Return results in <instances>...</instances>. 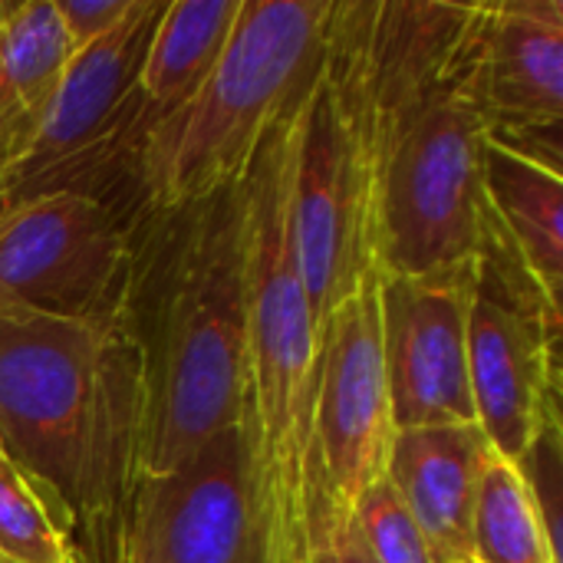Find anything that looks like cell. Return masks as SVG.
Listing matches in <instances>:
<instances>
[{"mask_svg":"<svg viewBox=\"0 0 563 563\" xmlns=\"http://www.w3.org/2000/svg\"><path fill=\"white\" fill-rule=\"evenodd\" d=\"M0 452L69 563H119L145 478L142 383L109 327L0 313Z\"/></svg>","mask_w":563,"mask_h":563,"instance_id":"6da1fadb","label":"cell"},{"mask_svg":"<svg viewBox=\"0 0 563 563\" xmlns=\"http://www.w3.org/2000/svg\"><path fill=\"white\" fill-rule=\"evenodd\" d=\"M247 178L218 195L139 208L129 221L122 327L142 383L145 475L238 426L244 356Z\"/></svg>","mask_w":563,"mask_h":563,"instance_id":"7a4b0ae2","label":"cell"},{"mask_svg":"<svg viewBox=\"0 0 563 563\" xmlns=\"http://www.w3.org/2000/svg\"><path fill=\"white\" fill-rule=\"evenodd\" d=\"M300 106L303 99L267 135L247 172L238 429L264 563L310 561L307 429L317 373V323L290 238Z\"/></svg>","mask_w":563,"mask_h":563,"instance_id":"3957f363","label":"cell"},{"mask_svg":"<svg viewBox=\"0 0 563 563\" xmlns=\"http://www.w3.org/2000/svg\"><path fill=\"white\" fill-rule=\"evenodd\" d=\"M333 0H244L231 40L175 112L155 119L135 158L145 208H175L247 178L267 135L303 99Z\"/></svg>","mask_w":563,"mask_h":563,"instance_id":"277c9868","label":"cell"},{"mask_svg":"<svg viewBox=\"0 0 563 563\" xmlns=\"http://www.w3.org/2000/svg\"><path fill=\"white\" fill-rule=\"evenodd\" d=\"M485 142L488 122L472 89L468 49L462 69L393 132L376 211L379 274H432L475 261Z\"/></svg>","mask_w":563,"mask_h":563,"instance_id":"5b68a950","label":"cell"},{"mask_svg":"<svg viewBox=\"0 0 563 563\" xmlns=\"http://www.w3.org/2000/svg\"><path fill=\"white\" fill-rule=\"evenodd\" d=\"M396 422L379 350V271L317 327V373L307 429L310 554L343 544L363 495L386 478Z\"/></svg>","mask_w":563,"mask_h":563,"instance_id":"8992f818","label":"cell"},{"mask_svg":"<svg viewBox=\"0 0 563 563\" xmlns=\"http://www.w3.org/2000/svg\"><path fill=\"white\" fill-rule=\"evenodd\" d=\"M129 280V224L102 201L49 191L0 205V313L109 327Z\"/></svg>","mask_w":563,"mask_h":563,"instance_id":"52a82bcc","label":"cell"},{"mask_svg":"<svg viewBox=\"0 0 563 563\" xmlns=\"http://www.w3.org/2000/svg\"><path fill=\"white\" fill-rule=\"evenodd\" d=\"M468 393L478 429L508 462L561 426V303L515 274L475 267Z\"/></svg>","mask_w":563,"mask_h":563,"instance_id":"ba28073f","label":"cell"},{"mask_svg":"<svg viewBox=\"0 0 563 563\" xmlns=\"http://www.w3.org/2000/svg\"><path fill=\"white\" fill-rule=\"evenodd\" d=\"M475 261L432 274H379V350L396 429L475 422L468 307Z\"/></svg>","mask_w":563,"mask_h":563,"instance_id":"9c48e42d","label":"cell"},{"mask_svg":"<svg viewBox=\"0 0 563 563\" xmlns=\"http://www.w3.org/2000/svg\"><path fill=\"white\" fill-rule=\"evenodd\" d=\"M119 563H264L238 426L178 468L142 478Z\"/></svg>","mask_w":563,"mask_h":563,"instance_id":"30bf717a","label":"cell"},{"mask_svg":"<svg viewBox=\"0 0 563 563\" xmlns=\"http://www.w3.org/2000/svg\"><path fill=\"white\" fill-rule=\"evenodd\" d=\"M472 89L495 142L561 172V0H478Z\"/></svg>","mask_w":563,"mask_h":563,"instance_id":"8fae6325","label":"cell"},{"mask_svg":"<svg viewBox=\"0 0 563 563\" xmlns=\"http://www.w3.org/2000/svg\"><path fill=\"white\" fill-rule=\"evenodd\" d=\"M492 452L478 422L396 429L386 478L435 563H472V508Z\"/></svg>","mask_w":563,"mask_h":563,"instance_id":"7c38bea8","label":"cell"},{"mask_svg":"<svg viewBox=\"0 0 563 563\" xmlns=\"http://www.w3.org/2000/svg\"><path fill=\"white\" fill-rule=\"evenodd\" d=\"M485 205L534 280L561 303L563 175L495 142H485Z\"/></svg>","mask_w":563,"mask_h":563,"instance_id":"4fadbf2b","label":"cell"},{"mask_svg":"<svg viewBox=\"0 0 563 563\" xmlns=\"http://www.w3.org/2000/svg\"><path fill=\"white\" fill-rule=\"evenodd\" d=\"M69 53L53 0H23L0 30V175L30 142Z\"/></svg>","mask_w":563,"mask_h":563,"instance_id":"5bb4252c","label":"cell"},{"mask_svg":"<svg viewBox=\"0 0 563 563\" xmlns=\"http://www.w3.org/2000/svg\"><path fill=\"white\" fill-rule=\"evenodd\" d=\"M244 0H165L139 89L155 119L185 106L218 66Z\"/></svg>","mask_w":563,"mask_h":563,"instance_id":"9a60e30c","label":"cell"},{"mask_svg":"<svg viewBox=\"0 0 563 563\" xmlns=\"http://www.w3.org/2000/svg\"><path fill=\"white\" fill-rule=\"evenodd\" d=\"M472 563H561L521 472L498 452L488 455L472 508Z\"/></svg>","mask_w":563,"mask_h":563,"instance_id":"2e32d148","label":"cell"},{"mask_svg":"<svg viewBox=\"0 0 563 563\" xmlns=\"http://www.w3.org/2000/svg\"><path fill=\"white\" fill-rule=\"evenodd\" d=\"M356 538L373 563H435L429 544L389 478L376 482L356 508Z\"/></svg>","mask_w":563,"mask_h":563,"instance_id":"e0dca14e","label":"cell"},{"mask_svg":"<svg viewBox=\"0 0 563 563\" xmlns=\"http://www.w3.org/2000/svg\"><path fill=\"white\" fill-rule=\"evenodd\" d=\"M0 554L16 563H69L40 505L10 465H0Z\"/></svg>","mask_w":563,"mask_h":563,"instance_id":"ac0fdd59","label":"cell"},{"mask_svg":"<svg viewBox=\"0 0 563 563\" xmlns=\"http://www.w3.org/2000/svg\"><path fill=\"white\" fill-rule=\"evenodd\" d=\"M63 33L69 40V49L89 46L92 40L106 36L112 26H119L135 0H53Z\"/></svg>","mask_w":563,"mask_h":563,"instance_id":"d6986e66","label":"cell"},{"mask_svg":"<svg viewBox=\"0 0 563 563\" xmlns=\"http://www.w3.org/2000/svg\"><path fill=\"white\" fill-rule=\"evenodd\" d=\"M307 563H373V558L366 554L363 541H360V538H356V531H353L343 544L310 554V561Z\"/></svg>","mask_w":563,"mask_h":563,"instance_id":"ffe728a7","label":"cell"},{"mask_svg":"<svg viewBox=\"0 0 563 563\" xmlns=\"http://www.w3.org/2000/svg\"><path fill=\"white\" fill-rule=\"evenodd\" d=\"M20 3H23V0H0V30H3V26L10 23V16L20 10Z\"/></svg>","mask_w":563,"mask_h":563,"instance_id":"44dd1931","label":"cell"},{"mask_svg":"<svg viewBox=\"0 0 563 563\" xmlns=\"http://www.w3.org/2000/svg\"><path fill=\"white\" fill-rule=\"evenodd\" d=\"M0 563H16V561H10V558H3V554H0Z\"/></svg>","mask_w":563,"mask_h":563,"instance_id":"7402d4cb","label":"cell"},{"mask_svg":"<svg viewBox=\"0 0 563 563\" xmlns=\"http://www.w3.org/2000/svg\"><path fill=\"white\" fill-rule=\"evenodd\" d=\"M0 465H10V462H7V459H3V452H0Z\"/></svg>","mask_w":563,"mask_h":563,"instance_id":"603a6c76","label":"cell"}]
</instances>
